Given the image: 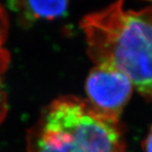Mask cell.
<instances>
[{"label": "cell", "instance_id": "8992f818", "mask_svg": "<svg viewBox=\"0 0 152 152\" xmlns=\"http://www.w3.org/2000/svg\"><path fill=\"white\" fill-rule=\"evenodd\" d=\"M142 148L144 152H152V126H150L149 131L143 141Z\"/></svg>", "mask_w": 152, "mask_h": 152}, {"label": "cell", "instance_id": "277c9868", "mask_svg": "<svg viewBox=\"0 0 152 152\" xmlns=\"http://www.w3.org/2000/svg\"><path fill=\"white\" fill-rule=\"evenodd\" d=\"M25 23L50 21L62 17L67 11L69 2L61 1H13L9 3Z\"/></svg>", "mask_w": 152, "mask_h": 152}, {"label": "cell", "instance_id": "5b68a950", "mask_svg": "<svg viewBox=\"0 0 152 152\" xmlns=\"http://www.w3.org/2000/svg\"><path fill=\"white\" fill-rule=\"evenodd\" d=\"M9 20L6 8L0 4V63L8 65L10 63V53L5 47L8 35Z\"/></svg>", "mask_w": 152, "mask_h": 152}, {"label": "cell", "instance_id": "3957f363", "mask_svg": "<svg viewBox=\"0 0 152 152\" xmlns=\"http://www.w3.org/2000/svg\"><path fill=\"white\" fill-rule=\"evenodd\" d=\"M133 90L127 76L110 65H94L85 80V99L95 110L115 119H120Z\"/></svg>", "mask_w": 152, "mask_h": 152}, {"label": "cell", "instance_id": "7a4b0ae2", "mask_svg": "<svg viewBox=\"0 0 152 152\" xmlns=\"http://www.w3.org/2000/svg\"><path fill=\"white\" fill-rule=\"evenodd\" d=\"M28 152H127L120 119L86 99L60 96L42 108L26 134Z\"/></svg>", "mask_w": 152, "mask_h": 152}, {"label": "cell", "instance_id": "6da1fadb", "mask_svg": "<svg viewBox=\"0 0 152 152\" xmlns=\"http://www.w3.org/2000/svg\"><path fill=\"white\" fill-rule=\"evenodd\" d=\"M80 26L94 64L123 72L152 101V7L126 10L123 1H117L85 15Z\"/></svg>", "mask_w": 152, "mask_h": 152}]
</instances>
